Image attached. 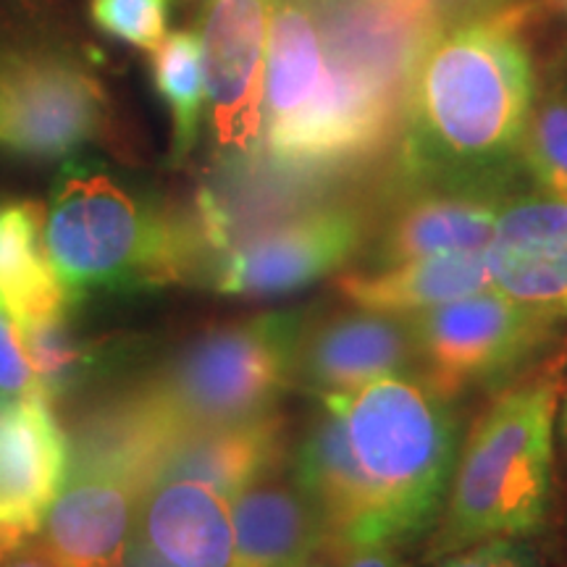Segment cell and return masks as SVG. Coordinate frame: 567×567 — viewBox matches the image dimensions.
<instances>
[{"label":"cell","mask_w":567,"mask_h":567,"mask_svg":"<svg viewBox=\"0 0 567 567\" xmlns=\"http://www.w3.org/2000/svg\"><path fill=\"white\" fill-rule=\"evenodd\" d=\"M536 76L502 19L450 27L423 48L405 103V168L425 189L494 195L520 166Z\"/></svg>","instance_id":"6da1fadb"},{"label":"cell","mask_w":567,"mask_h":567,"mask_svg":"<svg viewBox=\"0 0 567 567\" xmlns=\"http://www.w3.org/2000/svg\"><path fill=\"white\" fill-rule=\"evenodd\" d=\"M326 400L344 410L368 486V515L352 547H405L434 534L460 457L455 400L421 371L384 375Z\"/></svg>","instance_id":"7a4b0ae2"},{"label":"cell","mask_w":567,"mask_h":567,"mask_svg":"<svg viewBox=\"0 0 567 567\" xmlns=\"http://www.w3.org/2000/svg\"><path fill=\"white\" fill-rule=\"evenodd\" d=\"M563 363L515 381L488 405L465 444L431 536L436 559L486 538L542 534L555 486Z\"/></svg>","instance_id":"3957f363"},{"label":"cell","mask_w":567,"mask_h":567,"mask_svg":"<svg viewBox=\"0 0 567 567\" xmlns=\"http://www.w3.org/2000/svg\"><path fill=\"white\" fill-rule=\"evenodd\" d=\"M45 245L71 300L187 276L197 239L147 213L105 174L74 172L45 210Z\"/></svg>","instance_id":"277c9868"},{"label":"cell","mask_w":567,"mask_h":567,"mask_svg":"<svg viewBox=\"0 0 567 567\" xmlns=\"http://www.w3.org/2000/svg\"><path fill=\"white\" fill-rule=\"evenodd\" d=\"M308 326L305 310L213 326L174 354L147 394L176 429L274 413L281 394L295 384Z\"/></svg>","instance_id":"5b68a950"},{"label":"cell","mask_w":567,"mask_h":567,"mask_svg":"<svg viewBox=\"0 0 567 567\" xmlns=\"http://www.w3.org/2000/svg\"><path fill=\"white\" fill-rule=\"evenodd\" d=\"M417 363L439 392L455 396L520 379L559 337L557 318L486 292L408 316Z\"/></svg>","instance_id":"8992f818"},{"label":"cell","mask_w":567,"mask_h":567,"mask_svg":"<svg viewBox=\"0 0 567 567\" xmlns=\"http://www.w3.org/2000/svg\"><path fill=\"white\" fill-rule=\"evenodd\" d=\"M103 126L105 95L87 71L51 55L0 51V147L55 158Z\"/></svg>","instance_id":"52a82bcc"},{"label":"cell","mask_w":567,"mask_h":567,"mask_svg":"<svg viewBox=\"0 0 567 567\" xmlns=\"http://www.w3.org/2000/svg\"><path fill=\"white\" fill-rule=\"evenodd\" d=\"M352 208H316L231 247L213 268V287L237 297H284L331 276L363 245Z\"/></svg>","instance_id":"ba28073f"},{"label":"cell","mask_w":567,"mask_h":567,"mask_svg":"<svg viewBox=\"0 0 567 567\" xmlns=\"http://www.w3.org/2000/svg\"><path fill=\"white\" fill-rule=\"evenodd\" d=\"M266 0H213L200 48L205 101L218 147L252 155L264 142Z\"/></svg>","instance_id":"9c48e42d"},{"label":"cell","mask_w":567,"mask_h":567,"mask_svg":"<svg viewBox=\"0 0 567 567\" xmlns=\"http://www.w3.org/2000/svg\"><path fill=\"white\" fill-rule=\"evenodd\" d=\"M496 292L567 321V203L547 195L505 200L486 252Z\"/></svg>","instance_id":"30bf717a"},{"label":"cell","mask_w":567,"mask_h":567,"mask_svg":"<svg viewBox=\"0 0 567 567\" xmlns=\"http://www.w3.org/2000/svg\"><path fill=\"white\" fill-rule=\"evenodd\" d=\"M408 316L354 310L318 323L302 337L295 381L318 400L344 396L392 373L417 371Z\"/></svg>","instance_id":"8fae6325"},{"label":"cell","mask_w":567,"mask_h":567,"mask_svg":"<svg viewBox=\"0 0 567 567\" xmlns=\"http://www.w3.org/2000/svg\"><path fill=\"white\" fill-rule=\"evenodd\" d=\"M284 457L287 431L274 413L237 423L179 429L155 455L147 488L166 481H195L231 502L245 488L271 478Z\"/></svg>","instance_id":"7c38bea8"},{"label":"cell","mask_w":567,"mask_h":567,"mask_svg":"<svg viewBox=\"0 0 567 567\" xmlns=\"http://www.w3.org/2000/svg\"><path fill=\"white\" fill-rule=\"evenodd\" d=\"M66 481V444L51 400L0 405V542L38 534L42 515Z\"/></svg>","instance_id":"4fadbf2b"},{"label":"cell","mask_w":567,"mask_h":567,"mask_svg":"<svg viewBox=\"0 0 567 567\" xmlns=\"http://www.w3.org/2000/svg\"><path fill=\"white\" fill-rule=\"evenodd\" d=\"M140 486L109 471H71L40 520V542L63 567H122Z\"/></svg>","instance_id":"5bb4252c"},{"label":"cell","mask_w":567,"mask_h":567,"mask_svg":"<svg viewBox=\"0 0 567 567\" xmlns=\"http://www.w3.org/2000/svg\"><path fill=\"white\" fill-rule=\"evenodd\" d=\"M234 567H297L337 547L321 507L297 486L255 484L229 502Z\"/></svg>","instance_id":"9a60e30c"},{"label":"cell","mask_w":567,"mask_h":567,"mask_svg":"<svg viewBox=\"0 0 567 567\" xmlns=\"http://www.w3.org/2000/svg\"><path fill=\"white\" fill-rule=\"evenodd\" d=\"M502 200L484 193L425 189L396 210L373 250V268L452 252H486Z\"/></svg>","instance_id":"2e32d148"},{"label":"cell","mask_w":567,"mask_h":567,"mask_svg":"<svg viewBox=\"0 0 567 567\" xmlns=\"http://www.w3.org/2000/svg\"><path fill=\"white\" fill-rule=\"evenodd\" d=\"M137 530L176 567H234L229 499L195 481H166L140 496Z\"/></svg>","instance_id":"e0dca14e"},{"label":"cell","mask_w":567,"mask_h":567,"mask_svg":"<svg viewBox=\"0 0 567 567\" xmlns=\"http://www.w3.org/2000/svg\"><path fill=\"white\" fill-rule=\"evenodd\" d=\"M292 476L295 486L321 507L334 530L337 549L352 547L368 515V486L339 402L321 400L295 450Z\"/></svg>","instance_id":"ac0fdd59"},{"label":"cell","mask_w":567,"mask_h":567,"mask_svg":"<svg viewBox=\"0 0 567 567\" xmlns=\"http://www.w3.org/2000/svg\"><path fill=\"white\" fill-rule=\"evenodd\" d=\"M337 289L360 310L413 316L436 305L486 292L492 289V276L484 252H452L363 274H344L337 281Z\"/></svg>","instance_id":"d6986e66"},{"label":"cell","mask_w":567,"mask_h":567,"mask_svg":"<svg viewBox=\"0 0 567 567\" xmlns=\"http://www.w3.org/2000/svg\"><path fill=\"white\" fill-rule=\"evenodd\" d=\"M323 80L326 48L318 19L300 0H281L268 17L264 142L313 103Z\"/></svg>","instance_id":"ffe728a7"},{"label":"cell","mask_w":567,"mask_h":567,"mask_svg":"<svg viewBox=\"0 0 567 567\" xmlns=\"http://www.w3.org/2000/svg\"><path fill=\"white\" fill-rule=\"evenodd\" d=\"M0 300L13 321L61 313L66 292L45 245V210L38 203L0 205Z\"/></svg>","instance_id":"44dd1931"},{"label":"cell","mask_w":567,"mask_h":567,"mask_svg":"<svg viewBox=\"0 0 567 567\" xmlns=\"http://www.w3.org/2000/svg\"><path fill=\"white\" fill-rule=\"evenodd\" d=\"M153 53V80L172 111L174 155L182 161L193 153L203 122L205 74L200 38L193 32L166 34Z\"/></svg>","instance_id":"7402d4cb"},{"label":"cell","mask_w":567,"mask_h":567,"mask_svg":"<svg viewBox=\"0 0 567 567\" xmlns=\"http://www.w3.org/2000/svg\"><path fill=\"white\" fill-rule=\"evenodd\" d=\"M520 168L538 193L567 203V87L538 92L520 145Z\"/></svg>","instance_id":"603a6c76"},{"label":"cell","mask_w":567,"mask_h":567,"mask_svg":"<svg viewBox=\"0 0 567 567\" xmlns=\"http://www.w3.org/2000/svg\"><path fill=\"white\" fill-rule=\"evenodd\" d=\"M21 347L30 360L34 375L45 389L48 400H59L71 389L82 384V379L95 365L92 347L84 344L74 331L69 329L66 318L61 313L27 318L17 323Z\"/></svg>","instance_id":"cb8c5ba5"},{"label":"cell","mask_w":567,"mask_h":567,"mask_svg":"<svg viewBox=\"0 0 567 567\" xmlns=\"http://www.w3.org/2000/svg\"><path fill=\"white\" fill-rule=\"evenodd\" d=\"M92 19L111 38L155 51L166 40L168 0H92Z\"/></svg>","instance_id":"d4e9b609"},{"label":"cell","mask_w":567,"mask_h":567,"mask_svg":"<svg viewBox=\"0 0 567 567\" xmlns=\"http://www.w3.org/2000/svg\"><path fill=\"white\" fill-rule=\"evenodd\" d=\"M30 396H45L48 400L45 389L34 375L24 347H21L17 321L0 300V405L30 400Z\"/></svg>","instance_id":"484cf974"},{"label":"cell","mask_w":567,"mask_h":567,"mask_svg":"<svg viewBox=\"0 0 567 567\" xmlns=\"http://www.w3.org/2000/svg\"><path fill=\"white\" fill-rule=\"evenodd\" d=\"M436 567H544L528 538L499 536L436 559Z\"/></svg>","instance_id":"4316f807"},{"label":"cell","mask_w":567,"mask_h":567,"mask_svg":"<svg viewBox=\"0 0 567 567\" xmlns=\"http://www.w3.org/2000/svg\"><path fill=\"white\" fill-rule=\"evenodd\" d=\"M405 3L436 32L442 24L450 30L465 21L492 17L505 6V0H405Z\"/></svg>","instance_id":"83f0119b"},{"label":"cell","mask_w":567,"mask_h":567,"mask_svg":"<svg viewBox=\"0 0 567 567\" xmlns=\"http://www.w3.org/2000/svg\"><path fill=\"white\" fill-rule=\"evenodd\" d=\"M0 567H63L42 542L21 538V542L0 547Z\"/></svg>","instance_id":"f1b7e54d"},{"label":"cell","mask_w":567,"mask_h":567,"mask_svg":"<svg viewBox=\"0 0 567 567\" xmlns=\"http://www.w3.org/2000/svg\"><path fill=\"white\" fill-rule=\"evenodd\" d=\"M339 567H410L396 547H347L342 549V565Z\"/></svg>","instance_id":"f546056e"},{"label":"cell","mask_w":567,"mask_h":567,"mask_svg":"<svg viewBox=\"0 0 567 567\" xmlns=\"http://www.w3.org/2000/svg\"><path fill=\"white\" fill-rule=\"evenodd\" d=\"M122 567H176V565L168 563V559L163 557L161 551L140 534V530H134L130 538V547H126Z\"/></svg>","instance_id":"4dcf8cb0"},{"label":"cell","mask_w":567,"mask_h":567,"mask_svg":"<svg viewBox=\"0 0 567 567\" xmlns=\"http://www.w3.org/2000/svg\"><path fill=\"white\" fill-rule=\"evenodd\" d=\"M559 439H563V446L567 452V394H565V405H559V423H557Z\"/></svg>","instance_id":"1f68e13d"},{"label":"cell","mask_w":567,"mask_h":567,"mask_svg":"<svg viewBox=\"0 0 567 567\" xmlns=\"http://www.w3.org/2000/svg\"><path fill=\"white\" fill-rule=\"evenodd\" d=\"M297 567H337V565L331 563V559H323L321 555H316V557H310L308 563H302V565H297Z\"/></svg>","instance_id":"d6a6232c"},{"label":"cell","mask_w":567,"mask_h":567,"mask_svg":"<svg viewBox=\"0 0 567 567\" xmlns=\"http://www.w3.org/2000/svg\"><path fill=\"white\" fill-rule=\"evenodd\" d=\"M565 3H567V0H565Z\"/></svg>","instance_id":"836d02e7"}]
</instances>
